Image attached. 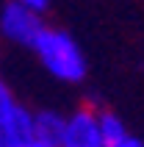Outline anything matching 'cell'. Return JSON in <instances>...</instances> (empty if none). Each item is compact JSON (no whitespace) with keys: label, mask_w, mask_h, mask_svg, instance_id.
Segmentation results:
<instances>
[{"label":"cell","mask_w":144,"mask_h":147,"mask_svg":"<svg viewBox=\"0 0 144 147\" xmlns=\"http://www.w3.org/2000/svg\"><path fill=\"white\" fill-rule=\"evenodd\" d=\"M33 53L39 56L42 67L47 69L53 78L64 83H80L86 78L89 67H86V56L75 39L61 28H44L42 36L33 45Z\"/></svg>","instance_id":"6da1fadb"},{"label":"cell","mask_w":144,"mask_h":147,"mask_svg":"<svg viewBox=\"0 0 144 147\" xmlns=\"http://www.w3.org/2000/svg\"><path fill=\"white\" fill-rule=\"evenodd\" d=\"M44 28H47V25H44L42 14L20 6L14 0H6V6L0 8V33H3L8 42H14V45L33 47Z\"/></svg>","instance_id":"7a4b0ae2"},{"label":"cell","mask_w":144,"mask_h":147,"mask_svg":"<svg viewBox=\"0 0 144 147\" xmlns=\"http://www.w3.org/2000/svg\"><path fill=\"white\" fill-rule=\"evenodd\" d=\"M61 147H105L100 136V108L80 106L78 111H72L67 117Z\"/></svg>","instance_id":"3957f363"},{"label":"cell","mask_w":144,"mask_h":147,"mask_svg":"<svg viewBox=\"0 0 144 147\" xmlns=\"http://www.w3.org/2000/svg\"><path fill=\"white\" fill-rule=\"evenodd\" d=\"M33 111L17 103L6 117H0V147H33Z\"/></svg>","instance_id":"277c9868"},{"label":"cell","mask_w":144,"mask_h":147,"mask_svg":"<svg viewBox=\"0 0 144 147\" xmlns=\"http://www.w3.org/2000/svg\"><path fill=\"white\" fill-rule=\"evenodd\" d=\"M64 128H67V117L58 114V111H36L33 114V133H36V142L47 147H61L64 139Z\"/></svg>","instance_id":"5b68a950"},{"label":"cell","mask_w":144,"mask_h":147,"mask_svg":"<svg viewBox=\"0 0 144 147\" xmlns=\"http://www.w3.org/2000/svg\"><path fill=\"white\" fill-rule=\"evenodd\" d=\"M100 136H103L105 147H122L130 139L122 117H116L114 111H100Z\"/></svg>","instance_id":"8992f818"},{"label":"cell","mask_w":144,"mask_h":147,"mask_svg":"<svg viewBox=\"0 0 144 147\" xmlns=\"http://www.w3.org/2000/svg\"><path fill=\"white\" fill-rule=\"evenodd\" d=\"M14 3H20V6L31 8V11H36V14H44L50 6V0H14Z\"/></svg>","instance_id":"52a82bcc"},{"label":"cell","mask_w":144,"mask_h":147,"mask_svg":"<svg viewBox=\"0 0 144 147\" xmlns=\"http://www.w3.org/2000/svg\"><path fill=\"white\" fill-rule=\"evenodd\" d=\"M122 147H144V142H141V139H136V136H130V139L125 142Z\"/></svg>","instance_id":"ba28073f"},{"label":"cell","mask_w":144,"mask_h":147,"mask_svg":"<svg viewBox=\"0 0 144 147\" xmlns=\"http://www.w3.org/2000/svg\"><path fill=\"white\" fill-rule=\"evenodd\" d=\"M33 147H47V144H42V142H36V144H33Z\"/></svg>","instance_id":"9c48e42d"}]
</instances>
